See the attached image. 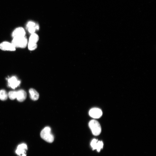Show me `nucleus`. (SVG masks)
<instances>
[{"label": "nucleus", "mask_w": 156, "mask_h": 156, "mask_svg": "<svg viewBox=\"0 0 156 156\" xmlns=\"http://www.w3.org/2000/svg\"><path fill=\"white\" fill-rule=\"evenodd\" d=\"M11 43L16 48H24L27 46L28 41L25 36L16 37L13 38Z\"/></svg>", "instance_id": "obj_1"}, {"label": "nucleus", "mask_w": 156, "mask_h": 156, "mask_svg": "<svg viewBox=\"0 0 156 156\" xmlns=\"http://www.w3.org/2000/svg\"><path fill=\"white\" fill-rule=\"evenodd\" d=\"M40 135L43 139L48 142L52 143L54 141V137L51 133V129L49 127H44L41 131Z\"/></svg>", "instance_id": "obj_2"}, {"label": "nucleus", "mask_w": 156, "mask_h": 156, "mask_svg": "<svg viewBox=\"0 0 156 156\" xmlns=\"http://www.w3.org/2000/svg\"><path fill=\"white\" fill-rule=\"evenodd\" d=\"M89 126L94 135L97 136L101 133V126L97 120H92L90 121Z\"/></svg>", "instance_id": "obj_3"}, {"label": "nucleus", "mask_w": 156, "mask_h": 156, "mask_svg": "<svg viewBox=\"0 0 156 156\" xmlns=\"http://www.w3.org/2000/svg\"><path fill=\"white\" fill-rule=\"evenodd\" d=\"M8 86L13 89L18 87L21 83V81L15 76H12L8 78Z\"/></svg>", "instance_id": "obj_4"}, {"label": "nucleus", "mask_w": 156, "mask_h": 156, "mask_svg": "<svg viewBox=\"0 0 156 156\" xmlns=\"http://www.w3.org/2000/svg\"><path fill=\"white\" fill-rule=\"evenodd\" d=\"M0 49L4 51H14L16 50V48L11 42L4 41L0 43Z\"/></svg>", "instance_id": "obj_5"}, {"label": "nucleus", "mask_w": 156, "mask_h": 156, "mask_svg": "<svg viewBox=\"0 0 156 156\" xmlns=\"http://www.w3.org/2000/svg\"><path fill=\"white\" fill-rule=\"evenodd\" d=\"M89 115L91 117L94 118H98L101 117L102 115V110L98 108H93L89 111Z\"/></svg>", "instance_id": "obj_6"}, {"label": "nucleus", "mask_w": 156, "mask_h": 156, "mask_svg": "<svg viewBox=\"0 0 156 156\" xmlns=\"http://www.w3.org/2000/svg\"><path fill=\"white\" fill-rule=\"evenodd\" d=\"M27 149V146L26 144H21L17 146L16 151V153L19 156H26V151Z\"/></svg>", "instance_id": "obj_7"}, {"label": "nucleus", "mask_w": 156, "mask_h": 156, "mask_svg": "<svg viewBox=\"0 0 156 156\" xmlns=\"http://www.w3.org/2000/svg\"><path fill=\"white\" fill-rule=\"evenodd\" d=\"M26 33L24 29L19 27L16 28L12 32V36L13 38L25 36Z\"/></svg>", "instance_id": "obj_8"}, {"label": "nucleus", "mask_w": 156, "mask_h": 156, "mask_svg": "<svg viewBox=\"0 0 156 156\" xmlns=\"http://www.w3.org/2000/svg\"><path fill=\"white\" fill-rule=\"evenodd\" d=\"M17 92L16 99L19 102H22L26 99L27 94L25 91L23 90H20Z\"/></svg>", "instance_id": "obj_9"}, {"label": "nucleus", "mask_w": 156, "mask_h": 156, "mask_svg": "<svg viewBox=\"0 0 156 156\" xmlns=\"http://www.w3.org/2000/svg\"><path fill=\"white\" fill-rule=\"evenodd\" d=\"M29 92L31 99L33 101H36L39 98V94L34 89L31 88L29 90Z\"/></svg>", "instance_id": "obj_10"}, {"label": "nucleus", "mask_w": 156, "mask_h": 156, "mask_svg": "<svg viewBox=\"0 0 156 156\" xmlns=\"http://www.w3.org/2000/svg\"><path fill=\"white\" fill-rule=\"evenodd\" d=\"M39 39L38 35L35 33L31 34L29 40L28 42L36 43Z\"/></svg>", "instance_id": "obj_11"}, {"label": "nucleus", "mask_w": 156, "mask_h": 156, "mask_svg": "<svg viewBox=\"0 0 156 156\" xmlns=\"http://www.w3.org/2000/svg\"><path fill=\"white\" fill-rule=\"evenodd\" d=\"M8 97V94L4 90H0V99L2 101L6 100Z\"/></svg>", "instance_id": "obj_12"}, {"label": "nucleus", "mask_w": 156, "mask_h": 156, "mask_svg": "<svg viewBox=\"0 0 156 156\" xmlns=\"http://www.w3.org/2000/svg\"><path fill=\"white\" fill-rule=\"evenodd\" d=\"M26 26L27 29L32 27H36V30H38L39 29L38 25L32 21H29L27 24Z\"/></svg>", "instance_id": "obj_13"}, {"label": "nucleus", "mask_w": 156, "mask_h": 156, "mask_svg": "<svg viewBox=\"0 0 156 156\" xmlns=\"http://www.w3.org/2000/svg\"><path fill=\"white\" fill-rule=\"evenodd\" d=\"M27 45L29 50L31 51L35 50L37 47L36 43L29 42H28Z\"/></svg>", "instance_id": "obj_14"}, {"label": "nucleus", "mask_w": 156, "mask_h": 156, "mask_svg": "<svg viewBox=\"0 0 156 156\" xmlns=\"http://www.w3.org/2000/svg\"><path fill=\"white\" fill-rule=\"evenodd\" d=\"M103 146V143L101 141H97L94 148V150L96 149L97 151L99 152Z\"/></svg>", "instance_id": "obj_15"}, {"label": "nucleus", "mask_w": 156, "mask_h": 156, "mask_svg": "<svg viewBox=\"0 0 156 156\" xmlns=\"http://www.w3.org/2000/svg\"><path fill=\"white\" fill-rule=\"evenodd\" d=\"M8 96L11 100H14L16 98L17 92L16 91H10L9 92Z\"/></svg>", "instance_id": "obj_16"}, {"label": "nucleus", "mask_w": 156, "mask_h": 156, "mask_svg": "<svg viewBox=\"0 0 156 156\" xmlns=\"http://www.w3.org/2000/svg\"><path fill=\"white\" fill-rule=\"evenodd\" d=\"M97 141V140L95 139H93L91 141L90 144L92 147L93 148V150L94 149L96 144Z\"/></svg>", "instance_id": "obj_17"}]
</instances>
